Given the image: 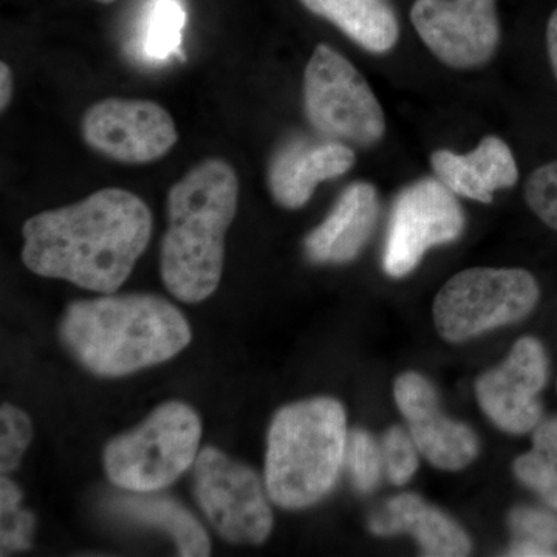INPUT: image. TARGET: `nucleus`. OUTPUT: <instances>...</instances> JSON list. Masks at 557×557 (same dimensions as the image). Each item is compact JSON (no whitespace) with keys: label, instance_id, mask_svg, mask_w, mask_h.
Masks as SVG:
<instances>
[{"label":"nucleus","instance_id":"10","mask_svg":"<svg viewBox=\"0 0 557 557\" xmlns=\"http://www.w3.org/2000/svg\"><path fill=\"white\" fill-rule=\"evenodd\" d=\"M79 131L90 149L126 164L160 160L178 141L171 113L148 100L98 101L84 112Z\"/></svg>","mask_w":557,"mask_h":557},{"label":"nucleus","instance_id":"30","mask_svg":"<svg viewBox=\"0 0 557 557\" xmlns=\"http://www.w3.org/2000/svg\"><path fill=\"white\" fill-rule=\"evenodd\" d=\"M97 2H100V3H113V2H116V0H97Z\"/></svg>","mask_w":557,"mask_h":557},{"label":"nucleus","instance_id":"9","mask_svg":"<svg viewBox=\"0 0 557 557\" xmlns=\"http://www.w3.org/2000/svg\"><path fill=\"white\" fill-rule=\"evenodd\" d=\"M465 214L456 194L438 178L406 186L395 199L388 222L383 269L391 277L408 276L429 249L457 240Z\"/></svg>","mask_w":557,"mask_h":557},{"label":"nucleus","instance_id":"29","mask_svg":"<svg viewBox=\"0 0 557 557\" xmlns=\"http://www.w3.org/2000/svg\"><path fill=\"white\" fill-rule=\"evenodd\" d=\"M547 49L549 62L557 79V9L549 16L547 25Z\"/></svg>","mask_w":557,"mask_h":557},{"label":"nucleus","instance_id":"1","mask_svg":"<svg viewBox=\"0 0 557 557\" xmlns=\"http://www.w3.org/2000/svg\"><path fill=\"white\" fill-rule=\"evenodd\" d=\"M22 236V260L32 273L112 295L148 248L152 212L131 190L104 188L33 215Z\"/></svg>","mask_w":557,"mask_h":557},{"label":"nucleus","instance_id":"14","mask_svg":"<svg viewBox=\"0 0 557 557\" xmlns=\"http://www.w3.org/2000/svg\"><path fill=\"white\" fill-rule=\"evenodd\" d=\"M355 152L333 139L293 138L271 156L267 183L271 197L285 209L309 203L319 183L338 178L351 170Z\"/></svg>","mask_w":557,"mask_h":557},{"label":"nucleus","instance_id":"13","mask_svg":"<svg viewBox=\"0 0 557 557\" xmlns=\"http://www.w3.org/2000/svg\"><path fill=\"white\" fill-rule=\"evenodd\" d=\"M394 395L418 450L434 467L458 471L475 460L479 440L474 431L440 410L431 381L420 373H403L395 381Z\"/></svg>","mask_w":557,"mask_h":557},{"label":"nucleus","instance_id":"2","mask_svg":"<svg viewBox=\"0 0 557 557\" xmlns=\"http://www.w3.org/2000/svg\"><path fill=\"white\" fill-rule=\"evenodd\" d=\"M60 338L84 369L116 379L170 361L188 347L193 333L170 300L112 293L70 304L61 318Z\"/></svg>","mask_w":557,"mask_h":557},{"label":"nucleus","instance_id":"18","mask_svg":"<svg viewBox=\"0 0 557 557\" xmlns=\"http://www.w3.org/2000/svg\"><path fill=\"white\" fill-rule=\"evenodd\" d=\"M322 20L332 22L348 39L370 53H387L397 46L399 24L388 0H300Z\"/></svg>","mask_w":557,"mask_h":557},{"label":"nucleus","instance_id":"6","mask_svg":"<svg viewBox=\"0 0 557 557\" xmlns=\"http://www.w3.org/2000/svg\"><path fill=\"white\" fill-rule=\"evenodd\" d=\"M304 110L321 138L369 148L386 132L379 98L359 70L319 44L304 72Z\"/></svg>","mask_w":557,"mask_h":557},{"label":"nucleus","instance_id":"12","mask_svg":"<svg viewBox=\"0 0 557 557\" xmlns=\"http://www.w3.org/2000/svg\"><path fill=\"white\" fill-rule=\"evenodd\" d=\"M548 380L545 348L534 338L516 343L498 368L487 370L475 384L480 408L508 434H527L542 421L539 395Z\"/></svg>","mask_w":557,"mask_h":557},{"label":"nucleus","instance_id":"24","mask_svg":"<svg viewBox=\"0 0 557 557\" xmlns=\"http://www.w3.org/2000/svg\"><path fill=\"white\" fill-rule=\"evenodd\" d=\"M22 494L13 480L2 475L0 479V544L2 555L7 552H21L32 547L35 518L32 512L21 508Z\"/></svg>","mask_w":557,"mask_h":557},{"label":"nucleus","instance_id":"20","mask_svg":"<svg viewBox=\"0 0 557 557\" xmlns=\"http://www.w3.org/2000/svg\"><path fill=\"white\" fill-rule=\"evenodd\" d=\"M515 474L523 486L557 511V417L534 428L533 448L515 461Z\"/></svg>","mask_w":557,"mask_h":557},{"label":"nucleus","instance_id":"22","mask_svg":"<svg viewBox=\"0 0 557 557\" xmlns=\"http://www.w3.org/2000/svg\"><path fill=\"white\" fill-rule=\"evenodd\" d=\"M508 555L518 557H557V511L518 507L508 516Z\"/></svg>","mask_w":557,"mask_h":557},{"label":"nucleus","instance_id":"17","mask_svg":"<svg viewBox=\"0 0 557 557\" xmlns=\"http://www.w3.org/2000/svg\"><path fill=\"white\" fill-rule=\"evenodd\" d=\"M369 528L381 537L410 534L426 556L460 557L471 553V541L461 527L416 494L391 498L369 520Z\"/></svg>","mask_w":557,"mask_h":557},{"label":"nucleus","instance_id":"8","mask_svg":"<svg viewBox=\"0 0 557 557\" xmlns=\"http://www.w3.org/2000/svg\"><path fill=\"white\" fill-rule=\"evenodd\" d=\"M197 504L220 537L260 545L273 530V511L258 472L215 448L201 449L194 463Z\"/></svg>","mask_w":557,"mask_h":557},{"label":"nucleus","instance_id":"19","mask_svg":"<svg viewBox=\"0 0 557 557\" xmlns=\"http://www.w3.org/2000/svg\"><path fill=\"white\" fill-rule=\"evenodd\" d=\"M109 509L120 518L159 528L170 534L183 557L211 555V541L199 520L174 498L153 493H131L112 498Z\"/></svg>","mask_w":557,"mask_h":557},{"label":"nucleus","instance_id":"26","mask_svg":"<svg viewBox=\"0 0 557 557\" xmlns=\"http://www.w3.org/2000/svg\"><path fill=\"white\" fill-rule=\"evenodd\" d=\"M384 472L394 485L403 486L413 478L418 469V450L412 435L406 429H388L381 442Z\"/></svg>","mask_w":557,"mask_h":557},{"label":"nucleus","instance_id":"4","mask_svg":"<svg viewBox=\"0 0 557 557\" xmlns=\"http://www.w3.org/2000/svg\"><path fill=\"white\" fill-rule=\"evenodd\" d=\"M346 410L319 397L278 410L271 421L265 487L273 504L302 509L318 504L338 482L347 445Z\"/></svg>","mask_w":557,"mask_h":557},{"label":"nucleus","instance_id":"23","mask_svg":"<svg viewBox=\"0 0 557 557\" xmlns=\"http://www.w3.org/2000/svg\"><path fill=\"white\" fill-rule=\"evenodd\" d=\"M344 465L348 469L355 490L362 494L372 493L379 486L384 472L381 445L368 431L354 429L347 435Z\"/></svg>","mask_w":557,"mask_h":557},{"label":"nucleus","instance_id":"25","mask_svg":"<svg viewBox=\"0 0 557 557\" xmlns=\"http://www.w3.org/2000/svg\"><path fill=\"white\" fill-rule=\"evenodd\" d=\"M33 428L30 418L13 405L0 409V472L10 474L20 468L25 450L30 446Z\"/></svg>","mask_w":557,"mask_h":557},{"label":"nucleus","instance_id":"5","mask_svg":"<svg viewBox=\"0 0 557 557\" xmlns=\"http://www.w3.org/2000/svg\"><path fill=\"white\" fill-rule=\"evenodd\" d=\"M200 440L196 410L182 401L163 403L139 426L106 446V474L129 493H157L196 463Z\"/></svg>","mask_w":557,"mask_h":557},{"label":"nucleus","instance_id":"7","mask_svg":"<svg viewBox=\"0 0 557 557\" xmlns=\"http://www.w3.org/2000/svg\"><path fill=\"white\" fill-rule=\"evenodd\" d=\"M541 289L520 269H469L450 277L434 302L440 336L461 343L528 317Z\"/></svg>","mask_w":557,"mask_h":557},{"label":"nucleus","instance_id":"21","mask_svg":"<svg viewBox=\"0 0 557 557\" xmlns=\"http://www.w3.org/2000/svg\"><path fill=\"white\" fill-rule=\"evenodd\" d=\"M186 13L178 0H152L141 17L138 49L146 60L163 62L182 49Z\"/></svg>","mask_w":557,"mask_h":557},{"label":"nucleus","instance_id":"28","mask_svg":"<svg viewBox=\"0 0 557 557\" xmlns=\"http://www.w3.org/2000/svg\"><path fill=\"white\" fill-rule=\"evenodd\" d=\"M14 79L10 65L2 62L0 64V109L9 108L11 98H13Z\"/></svg>","mask_w":557,"mask_h":557},{"label":"nucleus","instance_id":"15","mask_svg":"<svg viewBox=\"0 0 557 557\" xmlns=\"http://www.w3.org/2000/svg\"><path fill=\"white\" fill-rule=\"evenodd\" d=\"M379 193L368 182L348 185L327 219L304 240L313 263H347L368 245L379 220Z\"/></svg>","mask_w":557,"mask_h":557},{"label":"nucleus","instance_id":"3","mask_svg":"<svg viewBox=\"0 0 557 557\" xmlns=\"http://www.w3.org/2000/svg\"><path fill=\"white\" fill-rule=\"evenodd\" d=\"M239 190V177L228 161L208 159L190 168L168 193L160 271L168 292L182 302L199 304L218 289Z\"/></svg>","mask_w":557,"mask_h":557},{"label":"nucleus","instance_id":"11","mask_svg":"<svg viewBox=\"0 0 557 557\" xmlns=\"http://www.w3.org/2000/svg\"><path fill=\"white\" fill-rule=\"evenodd\" d=\"M410 21L424 46L453 69L485 65L500 42L496 0H416Z\"/></svg>","mask_w":557,"mask_h":557},{"label":"nucleus","instance_id":"27","mask_svg":"<svg viewBox=\"0 0 557 557\" xmlns=\"http://www.w3.org/2000/svg\"><path fill=\"white\" fill-rule=\"evenodd\" d=\"M525 200L545 225L557 231V160L537 168L528 177Z\"/></svg>","mask_w":557,"mask_h":557},{"label":"nucleus","instance_id":"16","mask_svg":"<svg viewBox=\"0 0 557 557\" xmlns=\"http://www.w3.org/2000/svg\"><path fill=\"white\" fill-rule=\"evenodd\" d=\"M432 170L446 188L456 196L491 203L498 189L511 188L518 183L519 170L511 149L504 139L485 137L467 156L435 150L431 157Z\"/></svg>","mask_w":557,"mask_h":557}]
</instances>
